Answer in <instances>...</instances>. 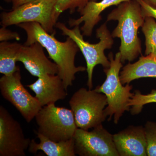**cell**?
Listing matches in <instances>:
<instances>
[{
  "label": "cell",
  "instance_id": "8fae6325",
  "mask_svg": "<svg viewBox=\"0 0 156 156\" xmlns=\"http://www.w3.org/2000/svg\"><path fill=\"white\" fill-rule=\"evenodd\" d=\"M44 48L38 42L28 46L21 45L17 56V62H22L26 69L37 77L46 74H58L57 65L48 59Z\"/></svg>",
  "mask_w": 156,
  "mask_h": 156
},
{
  "label": "cell",
  "instance_id": "7402d4cb",
  "mask_svg": "<svg viewBox=\"0 0 156 156\" xmlns=\"http://www.w3.org/2000/svg\"><path fill=\"white\" fill-rule=\"evenodd\" d=\"M7 27L2 26L0 28V41H8L13 40L20 41V37L19 34L16 32L12 31L8 29Z\"/></svg>",
  "mask_w": 156,
  "mask_h": 156
},
{
  "label": "cell",
  "instance_id": "44dd1931",
  "mask_svg": "<svg viewBox=\"0 0 156 156\" xmlns=\"http://www.w3.org/2000/svg\"><path fill=\"white\" fill-rule=\"evenodd\" d=\"M144 128L147 141V155L156 156V122L148 121Z\"/></svg>",
  "mask_w": 156,
  "mask_h": 156
},
{
  "label": "cell",
  "instance_id": "cb8c5ba5",
  "mask_svg": "<svg viewBox=\"0 0 156 156\" xmlns=\"http://www.w3.org/2000/svg\"><path fill=\"white\" fill-rule=\"evenodd\" d=\"M34 1L35 0H12L11 2L12 4V9H15L25 3L30 2Z\"/></svg>",
  "mask_w": 156,
  "mask_h": 156
},
{
  "label": "cell",
  "instance_id": "9c48e42d",
  "mask_svg": "<svg viewBox=\"0 0 156 156\" xmlns=\"http://www.w3.org/2000/svg\"><path fill=\"white\" fill-rule=\"evenodd\" d=\"M75 151L80 156H119L112 134L102 125L91 131L78 128L73 136Z\"/></svg>",
  "mask_w": 156,
  "mask_h": 156
},
{
  "label": "cell",
  "instance_id": "ac0fdd59",
  "mask_svg": "<svg viewBox=\"0 0 156 156\" xmlns=\"http://www.w3.org/2000/svg\"><path fill=\"white\" fill-rule=\"evenodd\" d=\"M142 32L145 38L146 55L153 54L156 56V22L151 17L145 18L142 27Z\"/></svg>",
  "mask_w": 156,
  "mask_h": 156
},
{
  "label": "cell",
  "instance_id": "7a4b0ae2",
  "mask_svg": "<svg viewBox=\"0 0 156 156\" xmlns=\"http://www.w3.org/2000/svg\"><path fill=\"white\" fill-rule=\"evenodd\" d=\"M144 20L137 0H129L121 3L108 15L107 22L118 21L112 35L113 38L117 37L121 40L119 52L122 63L126 61H134L142 53L138 30L143 25Z\"/></svg>",
  "mask_w": 156,
  "mask_h": 156
},
{
  "label": "cell",
  "instance_id": "5b68a950",
  "mask_svg": "<svg viewBox=\"0 0 156 156\" xmlns=\"http://www.w3.org/2000/svg\"><path fill=\"white\" fill-rule=\"evenodd\" d=\"M69 104L78 128L89 130L102 125L106 119V95L94 89L80 88L73 94Z\"/></svg>",
  "mask_w": 156,
  "mask_h": 156
},
{
  "label": "cell",
  "instance_id": "277c9868",
  "mask_svg": "<svg viewBox=\"0 0 156 156\" xmlns=\"http://www.w3.org/2000/svg\"><path fill=\"white\" fill-rule=\"evenodd\" d=\"M56 28L62 32V34L72 39L80 50L87 62V71L88 73L87 85L89 89L93 88V70L98 65H101L104 68H108L110 65V62L105 54V50L111 49L114 44L113 38L108 30L106 22L102 24L96 31V37L99 41L95 44H92L86 41L83 35L81 34L80 26L73 28H69L61 22H57Z\"/></svg>",
  "mask_w": 156,
  "mask_h": 156
},
{
  "label": "cell",
  "instance_id": "ba28073f",
  "mask_svg": "<svg viewBox=\"0 0 156 156\" xmlns=\"http://www.w3.org/2000/svg\"><path fill=\"white\" fill-rule=\"evenodd\" d=\"M20 70L0 79L2 96L10 102L22 115L27 122L35 118L42 107L35 97L25 89L21 82Z\"/></svg>",
  "mask_w": 156,
  "mask_h": 156
},
{
  "label": "cell",
  "instance_id": "d6986e66",
  "mask_svg": "<svg viewBox=\"0 0 156 156\" xmlns=\"http://www.w3.org/2000/svg\"><path fill=\"white\" fill-rule=\"evenodd\" d=\"M156 103V90L153 89L150 93L147 95H143L139 90H136L134 95L129 101L128 105L130 108L131 113L135 115L140 113L142 111L143 108L147 104Z\"/></svg>",
  "mask_w": 156,
  "mask_h": 156
},
{
  "label": "cell",
  "instance_id": "3957f363",
  "mask_svg": "<svg viewBox=\"0 0 156 156\" xmlns=\"http://www.w3.org/2000/svg\"><path fill=\"white\" fill-rule=\"evenodd\" d=\"M108 58L110 62L109 67L104 69L106 80L94 90L106 95L108 105L105 109V116H108L109 121L114 116V122L117 124L124 113L130 110L128 104L134 93L131 92L132 86L127 84L124 86L120 80V70L123 67L121 53L119 52L116 53L114 58L112 53L111 52L108 54Z\"/></svg>",
  "mask_w": 156,
  "mask_h": 156
},
{
  "label": "cell",
  "instance_id": "6da1fadb",
  "mask_svg": "<svg viewBox=\"0 0 156 156\" xmlns=\"http://www.w3.org/2000/svg\"><path fill=\"white\" fill-rule=\"evenodd\" d=\"M27 34L24 45L28 46L38 42L48 51L49 58L54 61L58 68V76L63 81L66 89L73 85L76 73L87 70L85 66H76L75 60L79 48L75 42L68 37L64 42L55 38V31L50 34L36 22L20 23L17 25Z\"/></svg>",
  "mask_w": 156,
  "mask_h": 156
},
{
  "label": "cell",
  "instance_id": "9a60e30c",
  "mask_svg": "<svg viewBox=\"0 0 156 156\" xmlns=\"http://www.w3.org/2000/svg\"><path fill=\"white\" fill-rule=\"evenodd\" d=\"M142 78H156V55L141 56L136 62L125 66L120 73V80L123 85Z\"/></svg>",
  "mask_w": 156,
  "mask_h": 156
},
{
  "label": "cell",
  "instance_id": "52a82bcc",
  "mask_svg": "<svg viewBox=\"0 0 156 156\" xmlns=\"http://www.w3.org/2000/svg\"><path fill=\"white\" fill-rule=\"evenodd\" d=\"M56 0H35L25 3L9 12L1 14L2 26L17 25L20 23L36 22L46 31L53 33L57 20L54 14Z\"/></svg>",
  "mask_w": 156,
  "mask_h": 156
},
{
  "label": "cell",
  "instance_id": "7c38bea8",
  "mask_svg": "<svg viewBox=\"0 0 156 156\" xmlns=\"http://www.w3.org/2000/svg\"><path fill=\"white\" fill-rule=\"evenodd\" d=\"M113 136L119 156H147V141L143 126H128Z\"/></svg>",
  "mask_w": 156,
  "mask_h": 156
},
{
  "label": "cell",
  "instance_id": "484cf974",
  "mask_svg": "<svg viewBox=\"0 0 156 156\" xmlns=\"http://www.w3.org/2000/svg\"><path fill=\"white\" fill-rule=\"evenodd\" d=\"M4 2H6L7 3H11L12 0H4Z\"/></svg>",
  "mask_w": 156,
  "mask_h": 156
},
{
  "label": "cell",
  "instance_id": "5bb4252c",
  "mask_svg": "<svg viewBox=\"0 0 156 156\" xmlns=\"http://www.w3.org/2000/svg\"><path fill=\"white\" fill-rule=\"evenodd\" d=\"M128 1L129 0H101L99 2L90 1L80 12L81 17L76 19H70L69 25L70 27H74L84 23L81 28L83 35L90 37L95 26L102 19L101 14L105 10L111 6H118Z\"/></svg>",
  "mask_w": 156,
  "mask_h": 156
},
{
  "label": "cell",
  "instance_id": "2e32d148",
  "mask_svg": "<svg viewBox=\"0 0 156 156\" xmlns=\"http://www.w3.org/2000/svg\"><path fill=\"white\" fill-rule=\"evenodd\" d=\"M40 143H37L34 140H31L28 148L29 152L36 154L42 151L48 156H75L73 138L66 141H53L41 134L36 132Z\"/></svg>",
  "mask_w": 156,
  "mask_h": 156
},
{
  "label": "cell",
  "instance_id": "e0dca14e",
  "mask_svg": "<svg viewBox=\"0 0 156 156\" xmlns=\"http://www.w3.org/2000/svg\"><path fill=\"white\" fill-rule=\"evenodd\" d=\"M21 44L17 42L0 43V73L10 75L20 70L16 65L17 56Z\"/></svg>",
  "mask_w": 156,
  "mask_h": 156
},
{
  "label": "cell",
  "instance_id": "4fadbf2b",
  "mask_svg": "<svg viewBox=\"0 0 156 156\" xmlns=\"http://www.w3.org/2000/svg\"><path fill=\"white\" fill-rule=\"evenodd\" d=\"M27 87L34 92L35 97L42 107L64 100L68 95L63 81L57 74L41 76Z\"/></svg>",
  "mask_w": 156,
  "mask_h": 156
},
{
  "label": "cell",
  "instance_id": "8992f818",
  "mask_svg": "<svg viewBox=\"0 0 156 156\" xmlns=\"http://www.w3.org/2000/svg\"><path fill=\"white\" fill-rule=\"evenodd\" d=\"M35 119L37 132L57 142L72 139L78 128L72 110L55 104L42 107Z\"/></svg>",
  "mask_w": 156,
  "mask_h": 156
},
{
  "label": "cell",
  "instance_id": "d4e9b609",
  "mask_svg": "<svg viewBox=\"0 0 156 156\" xmlns=\"http://www.w3.org/2000/svg\"><path fill=\"white\" fill-rule=\"evenodd\" d=\"M148 5L153 8H156V0H143Z\"/></svg>",
  "mask_w": 156,
  "mask_h": 156
},
{
  "label": "cell",
  "instance_id": "603a6c76",
  "mask_svg": "<svg viewBox=\"0 0 156 156\" xmlns=\"http://www.w3.org/2000/svg\"><path fill=\"white\" fill-rule=\"evenodd\" d=\"M141 7V13L143 16L151 17L156 19V8H153L146 3L143 0H137Z\"/></svg>",
  "mask_w": 156,
  "mask_h": 156
},
{
  "label": "cell",
  "instance_id": "ffe728a7",
  "mask_svg": "<svg viewBox=\"0 0 156 156\" xmlns=\"http://www.w3.org/2000/svg\"><path fill=\"white\" fill-rule=\"evenodd\" d=\"M92 1L96 0H56L54 10L55 17L58 20L60 14L68 10L71 14L76 10L80 13L87 3Z\"/></svg>",
  "mask_w": 156,
  "mask_h": 156
},
{
  "label": "cell",
  "instance_id": "30bf717a",
  "mask_svg": "<svg viewBox=\"0 0 156 156\" xmlns=\"http://www.w3.org/2000/svg\"><path fill=\"white\" fill-rule=\"evenodd\" d=\"M31 140L25 137L20 124L1 105L0 156H25Z\"/></svg>",
  "mask_w": 156,
  "mask_h": 156
}]
</instances>
